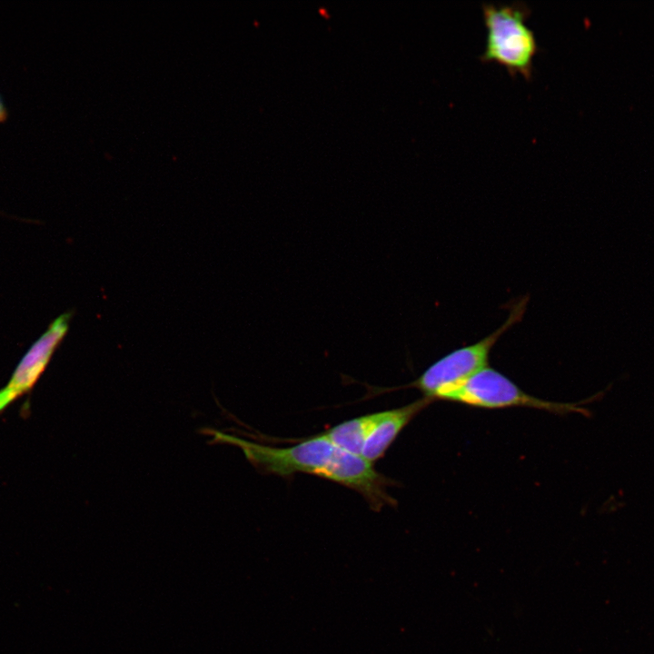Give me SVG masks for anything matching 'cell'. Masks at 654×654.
Returning a JSON list of instances; mask_svg holds the SVG:
<instances>
[{
  "label": "cell",
  "instance_id": "cell-1",
  "mask_svg": "<svg viewBox=\"0 0 654 654\" xmlns=\"http://www.w3.org/2000/svg\"><path fill=\"white\" fill-rule=\"evenodd\" d=\"M219 435L223 441L241 448L248 461L262 472L282 477L308 473L335 481L357 491L377 511L396 504L387 490L392 483L390 480L378 472L372 462L339 448L322 433L289 447Z\"/></svg>",
  "mask_w": 654,
  "mask_h": 654
},
{
  "label": "cell",
  "instance_id": "cell-2",
  "mask_svg": "<svg viewBox=\"0 0 654 654\" xmlns=\"http://www.w3.org/2000/svg\"><path fill=\"white\" fill-rule=\"evenodd\" d=\"M486 27L485 48L480 55L482 62L504 66L511 76L521 74L530 80L533 60L540 47L533 30L527 22L531 9L522 1L511 4L481 5Z\"/></svg>",
  "mask_w": 654,
  "mask_h": 654
},
{
  "label": "cell",
  "instance_id": "cell-3",
  "mask_svg": "<svg viewBox=\"0 0 654 654\" xmlns=\"http://www.w3.org/2000/svg\"><path fill=\"white\" fill-rule=\"evenodd\" d=\"M528 301V296L516 301L510 305L506 321L493 332L475 343L444 355L406 387L420 390L424 398L432 401H443L472 375L488 366L492 347L504 332L522 320Z\"/></svg>",
  "mask_w": 654,
  "mask_h": 654
},
{
  "label": "cell",
  "instance_id": "cell-4",
  "mask_svg": "<svg viewBox=\"0 0 654 654\" xmlns=\"http://www.w3.org/2000/svg\"><path fill=\"white\" fill-rule=\"evenodd\" d=\"M443 401L483 409L525 407L556 414L582 412V409L576 403L550 401L534 397L520 389L507 376L489 366L472 375Z\"/></svg>",
  "mask_w": 654,
  "mask_h": 654
},
{
  "label": "cell",
  "instance_id": "cell-5",
  "mask_svg": "<svg viewBox=\"0 0 654 654\" xmlns=\"http://www.w3.org/2000/svg\"><path fill=\"white\" fill-rule=\"evenodd\" d=\"M70 317L71 313L57 317L20 360L6 385L0 389V412L35 385L65 336Z\"/></svg>",
  "mask_w": 654,
  "mask_h": 654
},
{
  "label": "cell",
  "instance_id": "cell-6",
  "mask_svg": "<svg viewBox=\"0 0 654 654\" xmlns=\"http://www.w3.org/2000/svg\"><path fill=\"white\" fill-rule=\"evenodd\" d=\"M431 401L422 397L405 406L376 412L361 456L372 463L381 459L402 429Z\"/></svg>",
  "mask_w": 654,
  "mask_h": 654
},
{
  "label": "cell",
  "instance_id": "cell-7",
  "mask_svg": "<svg viewBox=\"0 0 654 654\" xmlns=\"http://www.w3.org/2000/svg\"><path fill=\"white\" fill-rule=\"evenodd\" d=\"M375 418L376 412L353 418L335 425L322 434L339 448L361 456Z\"/></svg>",
  "mask_w": 654,
  "mask_h": 654
},
{
  "label": "cell",
  "instance_id": "cell-8",
  "mask_svg": "<svg viewBox=\"0 0 654 654\" xmlns=\"http://www.w3.org/2000/svg\"><path fill=\"white\" fill-rule=\"evenodd\" d=\"M6 117V109L4 105V103L0 97V122L4 121Z\"/></svg>",
  "mask_w": 654,
  "mask_h": 654
}]
</instances>
